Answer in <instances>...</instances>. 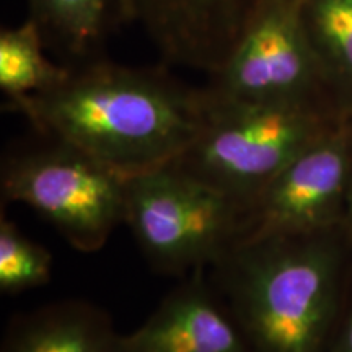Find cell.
Returning <instances> with one entry per match:
<instances>
[{
	"mask_svg": "<svg viewBox=\"0 0 352 352\" xmlns=\"http://www.w3.org/2000/svg\"><path fill=\"white\" fill-rule=\"evenodd\" d=\"M43 138L63 140L124 178L166 166L195 142L206 121L204 88L162 69L94 60L70 69L51 90L8 103Z\"/></svg>",
	"mask_w": 352,
	"mask_h": 352,
	"instance_id": "cell-1",
	"label": "cell"
},
{
	"mask_svg": "<svg viewBox=\"0 0 352 352\" xmlns=\"http://www.w3.org/2000/svg\"><path fill=\"white\" fill-rule=\"evenodd\" d=\"M210 270L252 352H328L351 287L352 232L344 222L241 240Z\"/></svg>",
	"mask_w": 352,
	"mask_h": 352,
	"instance_id": "cell-2",
	"label": "cell"
},
{
	"mask_svg": "<svg viewBox=\"0 0 352 352\" xmlns=\"http://www.w3.org/2000/svg\"><path fill=\"white\" fill-rule=\"evenodd\" d=\"M206 96L204 126L170 165L250 208L280 170L347 116L324 103Z\"/></svg>",
	"mask_w": 352,
	"mask_h": 352,
	"instance_id": "cell-3",
	"label": "cell"
},
{
	"mask_svg": "<svg viewBox=\"0 0 352 352\" xmlns=\"http://www.w3.org/2000/svg\"><path fill=\"white\" fill-rule=\"evenodd\" d=\"M248 217L245 202L173 165L126 179V226L166 274L208 270L243 239Z\"/></svg>",
	"mask_w": 352,
	"mask_h": 352,
	"instance_id": "cell-4",
	"label": "cell"
},
{
	"mask_svg": "<svg viewBox=\"0 0 352 352\" xmlns=\"http://www.w3.org/2000/svg\"><path fill=\"white\" fill-rule=\"evenodd\" d=\"M44 139L3 160V197L41 214L78 252H98L126 223L127 178L74 145Z\"/></svg>",
	"mask_w": 352,
	"mask_h": 352,
	"instance_id": "cell-5",
	"label": "cell"
},
{
	"mask_svg": "<svg viewBox=\"0 0 352 352\" xmlns=\"http://www.w3.org/2000/svg\"><path fill=\"white\" fill-rule=\"evenodd\" d=\"M303 8L305 0H254L206 94L226 101H302L341 109L308 34Z\"/></svg>",
	"mask_w": 352,
	"mask_h": 352,
	"instance_id": "cell-6",
	"label": "cell"
},
{
	"mask_svg": "<svg viewBox=\"0 0 352 352\" xmlns=\"http://www.w3.org/2000/svg\"><path fill=\"white\" fill-rule=\"evenodd\" d=\"M351 175L352 118L344 116L259 192L241 240L311 233L344 223Z\"/></svg>",
	"mask_w": 352,
	"mask_h": 352,
	"instance_id": "cell-7",
	"label": "cell"
},
{
	"mask_svg": "<svg viewBox=\"0 0 352 352\" xmlns=\"http://www.w3.org/2000/svg\"><path fill=\"white\" fill-rule=\"evenodd\" d=\"M254 0H114L118 19L138 23L166 64L219 72Z\"/></svg>",
	"mask_w": 352,
	"mask_h": 352,
	"instance_id": "cell-8",
	"label": "cell"
},
{
	"mask_svg": "<svg viewBox=\"0 0 352 352\" xmlns=\"http://www.w3.org/2000/svg\"><path fill=\"white\" fill-rule=\"evenodd\" d=\"M116 352H252L240 324L220 294L195 271L171 290L129 334H121Z\"/></svg>",
	"mask_w": 352,
	"mask_h": 352,
	"instance_id": "cell-9",
	"label": "cell"
},
{
	"mask_svg": "<svg viewBox=\"0 0 352 352\" xmlns=\"http://www.w3.org/2000/svg\"><path fill=\"white\" fill-rule=\"evenodd\" d=\"M120 336L100 307L57 302L13 321L2 352H116Z\"/></svg>",
	"mask_w": 352,
	"mask_h": 352,
	"instance_id": "cell-10",
	"label": "cell"
},
{
	"mask_svg": "<svg viewBox=\"0 0 352 352\" xmlns=\"http://www.w3.org/2000/svg\"><path fill=\"white\" fill-rule=\"evenodd\" d=\"M28 6L46 46L70 69L100 59L111 21L118 19L114 0H28Z\"/></svg>",
	"mask_w": 352,
	"mask_h": 352,
	"instance_id": "cell-11",
	"label": "cell"
},
{
	"mask_svg": "<svg viewBox=\"0 0 352 352\" xmlns=\"http://www.w3.org/2000/svg\"><path fill=\"white\" fill-rule=\"evenodd\" d=\"M303 15L334 100L352 118V0H305Z\"/></svg>",
	"mask_w": 352,
	"mask_h": 352,
	"instance_id": "cell-12",
	"label": "cell"
},
{
	"mask_svg": "<svg viewBox=\"0 0 352 352\" xmlns=\"http://www.w3.org/2000/svg\"><path fill=\"white\" fill-rule=\"evenodd\" d=\"M46 43L38 23L28 16L0 33V88L8 103L51 90L67 78L70 67L46 57Z\"/></svg>",
	"mask_w": 352,
	"mask_h": 352,
	"instance_id": "cell-13",
	"label": "cell"
},
{
	"mask_svg": "<svg viewBox=\"0 0 352 352\" xmlns=\"http://www.w3.org/2000/svg\"><path fill=\"white\" fill-rule=\"evenodd\" d=\"M51 254L25 236L15 223L0 222V292L20 294L46 284L51 277Z\"/></svg>",
	"mask_w": 352,
	"mask_h": 352,
	"instance_id": "cell-14",
	"label": "cell"
},
{
	"mask_svg": "<svg viewBox=\"0 0 352 352\" xmlns=\"http://www.w3.org/2000/svg\"><path fill=\"white\" fill-rule=\"evenodd\" d=\"M328 352H352V280L344 308Z\"/></svg>",
	"mask_w": 352,
	"mask_h": 352,
	"instance_id": "cell-15",
	"label": "cell"
},
{
	"mask_svg": "<svg viewBox=\"0 0 352 352\" xmlns=\"http://www.w3.org/2000/svg\"><path fill=\"white\" fill-rule=\"evenodd\" d=\"M346 223L352 232V175L349 183V191H347V204H346Z\"/></svg>",
	"mask_w": 352,
	"mask_h": 352,
	"instance_id": "cell-16",
	"label": "cell"
}]
</instances>
